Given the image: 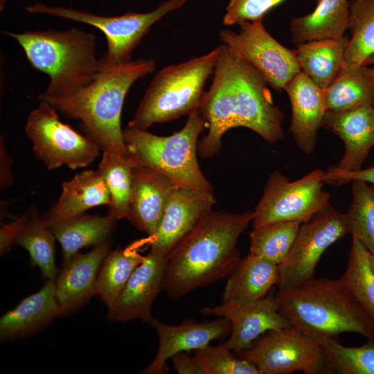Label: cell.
I'll use <instances>...</instances> for the list:
<instances>
[{
    "mask_svg": "<svg viewBox=\"0 0 374 374\" xmlns=\"http://www.w3.org/2000/svg\"><path fill=\"white\" fill-rule=\"evenodd\" d=\"M268 84L256 69L222 44L211 87L198 108L208 128L197 144L201 157L218 154L223 135L233 127L248 128L269 143L283 138V114Z\"/></svg>",
    "mask_w": 374,
    "mask_h": 374,
    "instance_id": "6da1fadb",
    "label": "cell"
},
{
    "mask_svg": "<svg viewBox=\"0 0 374 374\" xmlns=\"http://www.w3.org/2000/svg\"><path fill=\"white\" fill-rule=\"evenodd\" d=\"M252 218L251 211H211L166 257L162 290L176 300L228 278L242 260L238 240Z\"/></svg>",
    "mask_w": 374,
    "mask_h": 374,
    "instance_id": "7a4b0ae2",
    "label": "cell"
},
{
    "mask_svg": "<svg viewBox=\"0 0 374 374\" xmlns=\"http://www.w3.org/2000/svg\"><path fill=\"white\" fill-rule=\"evenodd\" d=\"M154 68L152 58L103 66L96 78L77 92L59 96L41 93L35 98L47 102L66 117L80 120L87 134L103 151L128 157L121 125L124 101L132 84Z\"/></svg>",
    "mask_w": 374,
    "mask_h": 374,
    "instance_id": "3957f363",
    "label": "cell"
},
{
    "mask_svg": "<svg viewBox=\"0 0 374 374\" xmlns=\"http://www.w3.org/2000/svg\"><path fill=\"white\" fill-rule=\"evenodd\" d=\"M275 296L280 313L317 341L345 332L374 340V318L339 278H315L298 287L278 290Z\"/></svg>",
    "mask_w": 374,
    "mask_h": 374,
    "instance_id": "277c9868",
    "label": "cell"
},
{
    "mask_svg": "<svg viewBox=\"0 0 374 374\" xmlns=\"http://www.w3.org/2000/svg\"><path fill=\"white\" fill-rule=\"evenodd\" d=\"M15 39L30 65L49 76L42 93L48 96L71 94L87 87L103 69L96 57L95 35L80 28L1 30Z\"/></svg>",
    "mask_w": 374,
    "mask_h": 374,
    "instance_id": "5b68a950",
    "label": "cell"
},
{
    "mask_svg": "<svg viewBox=\"0 0 374 374\" xmlns=\"http://www.w3.org/2000/svg\"><path fill=\"white\" fill-rule=\"evenodd\" d=\"M205 122L196 109L188 115L184 126L170 136L127 126L123 130L128 157L134 166L155 170L179 186L214 193L197 161L198 137Z\"/></svg>",
    "mask_w": 374,
    "mask_h": 374,
    "instance_id": "8992f818",
    "label": "cell"
},
{
    "mask_svg": "<svg viewBox=\"0 0 374 374\" xmlns=\"http://www.w3.org/2000/svg\"><path fill=\"white\" fill-rule=\"evenodd\" d=\"M222 45L205 55L161 69L153 78L128 126L148 130L198 109Z\"/></svg>",
    "mask_w": 374,
    "mask_h": 374,
    "instance_id": "52a82bcc",
    "label": "cell"
},
{
    "mask_svg": "<svg viewBox=\"0 0 374 374\" xmlns=\"http://www.w3.org/2000/svg\"><path fill=\"white\" fill-rule=\"evenodd\" d=\"M188 0H168L148 12H128L118 16H102L73 8L51 6L37 2L26 8L33 14L48 15L92 26L105 35L107 47L101 58L103 66L131 61L133 51L150 28L168 13L177 10Z\"/></svg>",
    "mask_w": 374,
    "mask_h": 374,
    "instance_id": "ba28073f",
    "label": "cell"
},
{
    "mask_svg": "<svg viewBox=\"0 0 374 374\" xmlns=\"http://www.w3.org/2000/svg\"><path fill=\"white\" fill-rule=\"evenodd\" d=\"M39 101L29 114L24 128L35 157L48 170L64 165L74 170L93 162L100 154L98 143L62 122L51 105Z\"/></svg>",
    "mask_w": 374,
    "mask_h": 374,
    "instance_id": "9c48e42d",
    "label": "cell"
},
{
    "mask_svg": "<svg viewBox=\"0 0 374 374\" xmlns=\"http://www.w3.org/2000/svg\"><path fill=\"white\" fill-rule=\"evenodd\" d=\"M323 176L324 171L316 169L291 181L280 172L274 171L253 211V227L310 220L330 204V194L323 189Z\"/></svg>",
    "mask_w": 374,
    "mask_h": 374,
    "instance_id": "30bf717a",
    "label": "cell"
},
{
    "mask_svg": "<svg viewBox=\"0 0 374 374\" xmlns=\"http://www.w3.org/2000/svg\"><path fill=\"white\" fill-rule=\"evenodd\" d=\"M237 354L255 365L260 374L326 373L320 344L294 326L267 331Z\"/></svg>",
    "mask_w": 374,
    "mask_h": 374,
    "instance_id": "8fae6325",
    "label": "cell"
},
{
    "mask_svg": "<svg viewBox=\"0 0 374 374\" xmlns=\"http://www.w3.org/2000/svg\"><path fill=\"white\" fill-rule=\"evenodd\" d=\"M348 233L346 213L330 204L303 222L289 254L278 265V290L298 287L315 278L316 267L323 253Z\"/></svg>",
    "mask_w": 374,
    "mask_h": 374,
    "instance_id": "7c38bea8",
    "label": "cell"
},
{
    "mask_svg": "<svg viewBox=\"0 0 374 374\" xmlns=\"http://www.w3.org/2000/svg\"><path fill=\"white\" fill-rule=\"evenodd\" d=\"M239 30L220 31L222 44L237 57L256 69L275 90L286 84L301 71L295 50L276 41L265 28L262 19L242 21Z\"/></svg>",
    "mask_w": 374,
    "mask_h": 374,
    "instance_id": "4fadbf2b",
    "label": "cell"
},
{
    "mask_svg": "<svg viewBox=\"0 0 374 374\" xmlns=\"http://www.w3.org/2000/svg\"><path fill=\"white\" fill-rule=\"evenodd\" d=\"M200 311L204 314L223 317L229 321L230 337L224 343L236 353L249 348L267 331L292 326L279 310L274 289L265 298L253 302L222 301L213 307H204Z\"/></svg>",
    "mask_w": 374,
    "mask_h": 374,
    "instance_id": "5bb4252c",
    "label": "cell"
},
{
    "mask_svg": "<svg viewBox=\"0 0 374 374\" xmlns=\"http://www.w3.org/2000/svg\"><path fill=\"white\" fill-rule=\"evenodd\" d=\"M214 193L179 186L172 194L158 229L148 238L150 251L166 257L211 211Z\"/></svg>",
    "mask_w": 374,
    "mask_h": 374,
    "instance_id": "9a60e30c",
    "label": "cell"
},
{
    "mask_svg": "<svg viewBox=\"0 0 374 374\" xmlns=\"http://www.w3.org/2000/svg\"><path fill=\"white\" fill-rule=\"evenodd\" d=\"M149 323L157 334L159 345L154 359L141 372L145 374L166 373L167 361L176 353L202 349L231 332V324L223 317L205 322L186 320L175 326L153 317Z\"/></svg>",
    "mask_w": 374,
    "mask_h": 374,
    "instance_id": "2e32d148",
    "label": "cell"
},
{
    "mask_svg": "<svg viewBox=\"0 0 374 374\" xmlns=\"http://www.w3.org/2000/svg\"><path fill=\"white\" fill-rule=\"evenodd\" d=\"M165 260L166 257L150 251L144 256L120 294L108 307L109 321H151L152 303L162 290Z\"/></svg>",
    "mask_w": 374,
    "mask_h": 374,
    "instance_id": "e0dca14e",
    "label": "cell"
},
{
    "mask_svg": "<svg viewBox=\"0 0 374 374\" xmlns=\"http://www.w3.org/2000/svg\"><path fill=\"white\" fill-rule=\"evenodd\" d=\"M323 126L344 143L341 159L328 167L330 173L358 170L374 146V107L366 106L344 112L327 111Z\"/></svg>",
    "mask_w": 374,
    "mask_h": 374,
    "instance_id": "ac0fdd59",
    "label": "cell"
},
{
    "mask_svg": "<svg viewBox=\"0 0 374 374\" xmlns=\"http://www.w3.org/2000/svg\"><path fill=\"white\" fill-rule=\"evenodd\" d=\"M178 187L172 179L155 170L134 166L127 220L152 237Z\"/></svg>",
    "mask_w": 374,
    "mask_h": 374,
    "instance_id": "d6986e66",
    "label": "cell"
},
{
    "mask_svg": "<svg viewBox=\"0 0 374 374\" xmlns=\"http://www.w3.org/2000/svg\"><path fill=\"white\" fill-rule=\"evenodd\" d=\"M110 239L85 253L79 252L66 262L55 280L60 316L70 314L95 295V285L101 264L109 251Z\"/></svg>",
    "mask_w": 374,
    "mask_h": 374,
    "instance_id": "ffe728a7",
    "label": "cell"
},
{
    "mask_svg": "<svg viewBox=\"0 0 374 374\" xmlns=\"http://www.w3.org/2000/svg\"><path fill=\"white\" fill-rule=\"evenodd\" d=\"M292 107L290 131L299 149L305 154L314 151L317 132L327 112L325 90L301 71L285 86Z\"/></svg>",
    "mask_w": 374,
    "mask_h": 374,
    "instance_id": "44dd1931",
    "label": "cell"
},
{
    "mask_svg": "<svg viewBox=\"0 0 374 374\" xmlns=\"http://www.w3.org/2000/svg\"><path fill=\"white\" fill-rule=\"evenodd\" d=\"M60 316L55 280H46L37 292L24 298L0 319L1 341L30 336Z\"/></svg>",
    "mask_w": 374,
    "mask_h": 374,
    "instance_id": "7402d4cb",
    "label": "cell"
},
{
    "mask_svg": "<svg viewBox=\"0 0 374 374\" xmlns=\"http://www.w3.org/2000/svg\"><path fill=\"white\" fill-rule=\"evenodd\" d=\"M107 187L98 170L79 172L62 184L60 197L42 217L48 225L82 215L87 210L109 204Z\"/></svg>",
    "mask_w": 374,
    "mask_h": 374,
    "instance_id": "603a6c76",
    "label": "cell"
},
{
    "mask_svg": "<svg viewBox=\"0 0 374 374\" xmlns=\"http://www.w3.org/2000/svg\"><path fill=\"white\" fill-rule=\"evenodd\" d=\"M278 281V265L249 253L228 277L222 301L250 303L262 299Z\"/></svg>",
    "mask_w": 374,
    "mask_h": 374,
    "instance_id": "cb8c5ba5",
    "label": "cell"
},
{
    "mask_svg": "<svg viewBox=\"0 0 374 374\" xmlns=\"http://www.w3.org/2000/svg\"><path fill=\"white\" fill-rule=\"evenodd\" d=\"M350 37L313 40L296 44V59L301 71L314 83L326 90L346 63L345 54Z\"/></svg>",
    "mask_w": 374,
    "mask_h": 374,
    "instance_id": "d4e9b609",
    "label": "cell"
},
{
    "mask_svg": "<svg viewBox=\"0 0 374 374\" xmlns=\"http://www.w3.org/2000/svg\"><path fill=\"white\" fill-rule=\"evenodd\" d=\"M325 98L327 111L374 107V69L365 64L345 63L325 90Z\"/></svg>",
    "mask_w": 374,
    "mask_h": 374,
    "instance_id": "484cf974",
    "label": "cell"
},
{
    "mask_svg": "<svg viewBox=\"0 0 374 374\" xmlns=\"http://www.w3.org/2000/svg\"><path fill=\"white\" fill-rule=\"evenodd\" d=\"M349 16L348 0H318L313 12L291 20L292 40L299 44L313 40L340 38L348 28Z\"/></svg>",
    "mask_w": 374,
    "mask_h": 374,
    "instance_id": "4316f807",
    "label": "cell"
},
{
    "mask_svg": "<svg viewBox=\"0 0 374 374\" xmlns=\"http://www.w3.org/2000/svg\"><path fill=\"white\" fill-rule=\"evenodd\" d=\"M116 221L107 215L83 213L49 226L62 247L63 262H66L80 249L109 240Z\"/></svg>",
    "mask_w": 374,
    "mask_h": 374,
    "instance_id": "83f0119b",
    "label": "cell"
},
{
    "mask_svg": "<svg viewBox=\"0 0 374 374\" xmlns=\"http://www.w3.org/2000/svg\"><path fill=\"white\" fill-rule=\"evenodd\" d=\"M143 241L135 242L125 248L109 251L99 269L95 295L109 307L120 294L129 278L141 263L144 256L139 247Z\"/></svg>",
    "mask_w": 374,
    "mask_h": 374,
    "instance_id": "f1b7e54d",
    "label": "cell"
},
{
    "mask_svg": "<svg viewBox=\"0 0 374 374\" xmlns=\"http://www.w3.org/2000/svg\"><path fill=\"white\" fill-rule=\"evenodd\" d=\"M55 239L50 226L39 215L37 208L32 206L15 244L27 250L31 266L38 267L46 280H55L59 272L55 261Z\"/></svg>",
    "mask_w": 374,
    "mask_h": 374,
    "instance_id": "f546056e",
    "label": "cell"
},
{
    "mask_svg": "<svg viewBox=\"0 0 374 374\" xmlns=\"http://www.w3.org/2000/svg\"><path fill=\"white\" fill-rule=\"evenodd\" d=\"M133 167L127 156L103 151L97 170L110 195L107 215L116 220L128 219Z\"/></svg>",
    "mask_w": 374,
    "mask_h": 374,
    "instance_id": "4dcf8cb0",
    "label": "cell"
},
{
    "mask_svg": "<svg viewBox=\"0 0 374 374\" xmlns=\"http://www.w3.org/2000/svg\"><path fill=\"white\" fill-rule=\"evenodd\" d=\"M317 341L325 357V374H374V340L355 347L344 346L335 337Z\"/></svg>",
    "mask_w": 374,
    "mask_h": 374,
    "instance_id": "1f68e13d",
    "label": "cell"
},
{
    "mask_svg": "<svg viewBox=\"0 0 374 374\" xmlns=\"http://www.w3.org/2000/svg\"><path fill=\"white\" fill-rule=\"evenodd\" d=\"M301 224L279 222L253 227L249 234V253L280 265L289 254Z\"/></svg>",
    "mask_w": 374,
    "mask_h": 374,
    "instance_id": "d6a6232c",
    "label": "cell"
},
{
    "mask_svg": "<svg viewBox=\"0 0 374 374\" xmlns=\"http://www.w3.org/2000/svg\"><path fill=\"white\" fill-rule=\"evenodd\" d=\"M348 28L351 37L345 54L347 64H363L374 55V0H353Z\"/></svg>",
    "mask_w": 374,
    "mask_h": 374,
    "instance_id": "836d02e7",
    "label": "cell"
},
{
    "mask_svg": "<svg viewBox=\"0 0 374 374\" xmlns=\"http://www.w3.org/2000/svg\"><path fill=\"white\" fill-rule=\"evenodd\" d=\"M339 279L374 318V274L370 264L369 252L354 237H352L346 268Z\"/></svg>",
    "mask_w": 374,
    "mask_h": 374,
    "instance_id": "e575fe53",
    "label": "cell"
},
{
    "mask_svg": "<svg viewBox=\"0 0 374 374\" xmlns=\"http://www.w3.org/2000/svg\"><path fill=\"white\" fill-rule=\"evenodd\" d=\"M352 196L346 213L349 233L374 253V188L365 181H353Z\"/></svg>",
    "mask_w": 374,
    "mask_h": 374,
    "instance_id": "d590c367",
    "label": "cell"
},
{
    "mask_svg": "<svg viewBox=\"0 0 374 374\" xmlns=\"http://www.w3.org/2000/svg\"><path fill=\"white\" fill-rule=\"evenodd\" d=\"M194 355L203 374H260L255 365L237 357L224 343L217 346L209 344L195 350Z\"/></svg>",
    "mask_w": 374,
    "mask_h": 374,
    "instance_id": "8d00e7d4",
    "label": "cell"
},
{
    "mask_svg": "<svg viewBox=\"0 0 374 374\" xmlns=\"http://www.w3.org/2000/svg\"><path fill=\"white\" fill-rule=\"evenodd\" d=\"M284 0H230L223 17L226 26L238 24L242 21L262 19L269 10Z\"/></svg>",
    "mask_w": 374,
    "mask_h": 374,
    "instance_id": "74e56055",
    "label": "cell"
},
{
    "mask_svg": "<svg viewBox=\"0 0 374 374\" xmlns=\"http://www.w3.org/2000/svg\"><path fill=\"white\" fill-rule=\"evenodd\" d=\"M324 183L333 186H340L355 180L363 181L374 188V165L366 168L355 171L330 173L324 172Z\"/></svg>",
    "mask_w": 374,
    "mask_h": 374,
    "instance_id": "f35d334b",
    "label": "cell"
},
{
    "mask_svg": "<svg viewBox=\"0 0 374 374\" xmlns=\"http://www.w3.org/2000/svg\"><path fill=\"white\" fill-rule=\"evenodd\" d=\"M28 211L8 224H1L0 227V254L4 256L15 244V238L26 221Z\"/></svg>",
    "mask_w": 374,
    "mask_h": 374,
    "instance_id": "ab89813d",
    "label": "cell"
},
{
    "mask_svg": "<svg viewBox=\"0 0 374 374\" xmlns=\"http://www.w3.org/2000/svg\"><path fill=\"white\" fill-rule=\"evenodd\" d=\"M188 353L180 352L170 358L176 371L179 374H203L195 355H190Z\"/></svg>",
    "mask_w": 374,
    "mask_h": 374,
    "instance_id": "60d3db41",
    "label": "cell"
},
{
    "mask_svg": "<svg viewBox=\"0 0 374 374\" xmlns=\"http://www.w3.org/2000/svg\"><path fill=\"white\" fill-rule=\"evenodd\" d=\"M0 139V188L2 190L13 183V177L11 171L12 158L6 150L2 136Z\"/></svg>",
    "mask_w": 374,
    "mask_h": 374,
    "instance_id": "b9f144b4",
    "label": "cell"
},
{
    "mask_svg": "<svg viewBox=\"0 0 374 374\" xmlns=\"http://www.w3.org/2000/svg\"><path fill=\"white\" fill-rule=\"evenodd\" d=\"M363 64H365L367 66H369L371 64H374V55L371 56L369 58H368Z\"/></svg>",
    "mask_w": 374,
    "mask_h": 374,
    "instance_id": "7bdbcfd3",
    "label": "cell"
},
{
    "mask_svg": "<svg viewBox=\"0 0 374 374\" xmlns=\"http://www.w3.org/2000/svg\"><path fill=\"white\" fill-rule=\"evenodd\" d=\"M369 260H370L371 267L374 274V253H369Z\"/></svg>",
    "mask_w": 374,
    "mask_h": 374,
    "instance_id": "ee69618b",
    "label": "cell"
},
{
    "mask_svg": "<svg viewBox=\"0 0 374 374\" xmlns=\"http://www.w3.org/2000/svg\"><path fill=\"white\" fill-rule=\"evenodd\" d=\"M8 0H0V11L2 12L7 4Z\"/></svg>",
    "mask_w": 374,
    "mask_h": 374,
    "instance_id": "f6af8a7d",
    "label": "cell"
}]
</instances>
